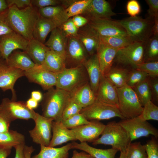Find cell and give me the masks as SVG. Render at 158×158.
<instances>
[{"label": "cell", "instance_id": "obj_1", "mask_svg": "<svg viewBox=\"0 0 158 158\" xmlns=\"http://www.w3.org/2000/svg\"><path fill=\"white\" fill-rule=\"evenodd\" d=\"M40 16L38 9L32 6L21 9L13 6L8 8L6 20L13 31L30 41L33 38V30Z\"/></svg>", "mask_w": 158, "mask_h": 158}, {"label": "cell", "instance_id": "obj_2", "mask_svg": "<svg viewBox=\"0 0 158 158\" xmlns=\"http://www.w3.org/2000/svg\"><path fill=\"white\" fill-rule=\"evenodd\" d=\"M72 96V93L57 88L47 90L42 100V115L53 121H62L63 111Z\"/></svg>", "mask_w": 158, "mask_h": 158}, {"label": "cell", "instance_id": "obj_3", "mask_svg": "<svg viewBox=\"0 0 158 158\" xmlns=\"http://www.w3.org/2000/svg\"><path fill=\"white\" fill-rule=\"evenodd\" d=\"M101 135L100 138L92 142L93 145H110L120 152H126L131 142L127 131L115 121L109 122L105 125Z\"/></svg>", "mask_w": 158, "mask_h": 158}, {"label": "cell", "instance_id": "obj_4", "mask_svg": "<svg viewBox=\"0 0 158 158\" xmlns=\"http://www.w3.org/2000/svg\"><path fill=\"white\" fill-rule=\"evenodd\" d=\"M126 31L133 42H146L152 36L154 19L138 16L118 20Z\"/></svg>", "mask_w": 158, "mask_h": 158}, {"label": "cell", "instance_id": "obj_5", "mask_svg": "<svg viewBox=\"0 0 158 158\" xmlns=\"http://www.w3.org/2000/svg\"><path fill=\"white\" fill-rule=\"evenodd\" d=\"M89 82L86 70L83 65L65 68L57 73L56 88L73 93Z\"/></svg>", "mask_w": 158, "mask_h": 158}, {"label": "cell", "instance_id": "obj_6", "mask_svg": "<svg viewBox=\"0 0 158 158\" xmlns=\"http://www.w3.org/2000/svg\"><path fill=\"white\" fill-rule=\"evenodd\" d=\"M118 107L125 119H131L140 115L143 107L133 89L126 84L117 88Z\"/></svg>", "mask_w": 158, "mask_h": 158}, {"label": "cell", "instance_id": "obj_7", "mask_svg": "<svg viewBox=\"0 0 158 158\" xmlns=\"http://www.w3.org/2000/svg\"><path fill=\"white\" fill-rule=\"evenodd\" d=\"M36 113L33 110L29 109L25 102L23 101L5 98L0 104V115L9 124L17 119L34 120Z\"/></svg>", "mask_w": 158, "mask_h": 158}, {"label": "cell", "instance_id": "obj_8", "mask_svg": "<svg viewBox=\"0 0 158 158\" xmlns=\"http://www.w3.org/2000/svg\"><path fill=\"white\" fill-rule=\"evenodd\" d=\"M80 113L89 121L107 120L115 117L120 118L122 120L125 119L117 106L106 104L97 98L92 104L83 108Z\"/></svg>", "mask_w": 158, "mask_h": 158}, {"label": "cell", "instance_id": "obj_9", "mask_svg": "<svg viewBox=\"0 0 158 158\" xmlns=\"http://www.w3.org/2000/svg\"><path fill=\"white\" fill-rule=\"evenodd\" d=\"M117 123L127 131L131 142L150 135L156 139L158 137V129L147 121L141 119L139 116L131 119H122Z\"/></svg>", "mask_w": 158, "mask_h": 158}, {"label": "cell", "instance_id": "obj_10", "mask_svg": "<svg viewBox=\"0 0 158 158\" xmlns=\"http://www.w3.org/2000/svg\"><path fill=\"white\" fill-rule=\"evenodd\" d=\"M145 43L146 42H134L119 49L114 61L135 68L137 65L144 62Z\"/></svg>", "mask_w": 158, "mask_h": 158}, {"label": "cell", "instance_id": "obj_11", "mask_svg": "<svg viewBox=\"0 0 158 158\" xmlns=\"http://www.w3.org/2000/svg\"><path fill=\"white\" fill-rule=\"evenodd\" d=\"M34 120L35 126L29 131L32 141L40 145L49 146L52 138V125L53 120L36 113Z\"/></svg>", "mask_w": 158, "mask_h": 158}, {"label": "cell", "instance_id": "obj_12", "mask_svg": "<svg viewBox=\"0 0 158 158\" xmlns=\"http://www.w3.org/2000/svg\"><path fill=\"white\" fill-rule=\"evenodd\" d=\"M90 56L77 38L67 37L65 55L66 68H73L83 65Z\"/></svg>", "mask_w": 158, "mask_h": 158}, {"label": "cell", "instance_id": "obj_13", "mask_svg": "<svg viewBox=\"0 0 158 158\" xmlns=\"http://www.w3.org/2000/svg\"><path fill=\"white\" fill-rule=\"evenodd\" d=\"M24 76L29 81L40 85L44 90H48L55 86L57 73L49 71L41 65H35L29 70L24 71Z\"/></svg>", "mask_w": 158, "mask_h": 158}, {"label": "cell", "instance_id": "obj_14", "mask_svg": "<svg viewBox=\"0 0 158 158\" xmlns=\"http://www.w3.org/2000/svg\"><path fill=\"white\" fill-rule=\"evenodd\" d=\"M88 24L100 36L129 37L126 31L118 20L98 18L89 20Z\"/></svg>", "mask_w": 158, "mask_h": 158}, {"label": "cell", "instance_id": "obj_15", "mask_svg": "<svg viewBox=\"0 0 158 158\" xmlns=\"http://www.w3.org/2000/svg\"><path fill=\"white\" fill-rule=\"evenodd\" d=\"M24 76V71L8 66L6 60L0 59V88L3 91L11 90L12 96L11 100L16 101V95L14 89V84L19 78Z\"/></svg>", "mask_w": 158, "mask_h": 158}, {"label": "cell", "instance_id": "obj_16", "mask_svg": "<svg viewBox=\"0 0 158 158\" xmlns=\"http://www.w3.org/2000/svg\"><path fill=\"white\" fill-rule=\"evenodd\" d=\"M29 41L13 31L2 36L0 39L1 58L6 60L9 55L14 50L19 49L25 51Z\"/></svg>", "mask_w": 158, "mask_h": 158}, {"label": "cell", "instance_id": "obj_17", "mask_svg": "<svg viewBox=\"0 0 158 158\" xmlns=\"http://www.w3.org/2000/svg\"><path fill=\"white\" fill-rule=\"evenodd\" d=\"M105 125L97 120L90 121L89 123L72 128L77 140L80 142H93L99 138Z\"/></svg>", "mask_w": 158, "mask_h": 158}, {"label": "cell", "instance_id": "obj_18", "mask_svg": "<svg viewBox=\"0 0 158 158\" xmlns=\"http://www.w3.org/2000/svg\"><path fill=\"white\" fill-rule=\"evenodd\" d=\"M88 20L98 18L111 19L116 15L109 2L105 0H92L87 8L81 15Z\"/></svg>", "mask_w": 158, "mask_h": 158}, {"label": "cell", "instance_id": "obj_19", "mask_svg": "<svg viewBox=\"0 0 158 158\" xmlns=\"http://www.w3.org/2000/svg\"><path fill=\"white\" fill-rule=\"evenodd\" d=\"M77 38L83 44L90 56L96 53L100 42V35L88 23L79 28Z\"/></svg>", "mask_w": 158, "mask_h": 158}, {"label": "cell", "instance_id": "obj_20", "mask_svg": "<svg viewBox=\"0 0 158 158\" xmlns=\"http://www.w3.org/2000/svg\"><path fill=\"white\" fill-rule=\"evenodd\" d=\"M96 96L97 99L101 102L118 107L117 87L102 75Z\"/></svg>", "mask_w": 158, "mask_h": 158}, {"label": "cell", "instance_id": "obj_21", "mask_svg": "<svg viewBox=\"0 0 158 158\" xmlns=\"http://www.w3.org/2000/svg\"><path fill=\"white\" fill-rule=\"evenodd\" d=\"M52 132V135L48 147H54L69 141L77 140L72 130L65 127L62 121H53Z\"/></svg>", "mask_w": 158, "mask_h": 158}, {"label": "cell", "instance_id": "obj_22", "mask_svg": "<svg viewBox=\"0 0 158 158\" xmlns=\"http://www.w3.org/2000/svg\"><path fill=\"white\" fill-rule=\"evenodd\" d=\"M118 50L100 42L96 54L102 75H106L112 67L113 63Z\"/></svg>", "mask_w": 158, "mask_h": 158}, {"label": "cell", "instance_id": "obj_23", "mask_svg": "<svg viewBox=\"0 0 158 158\" xmlns=\"http://www.w3.org/2000/svg\"><path fill=\"white\" fill-rule=\"evenodd\" d=\"M38 11L40 16L51 21L56 28H60L69 18L61 5L39 9Z\"/></svg>", "mask_w": 158, "mask_h": 158}, {"label": "cell", "instance_id": "obj_24", "mask_svg": "<svg viewBox=\"0 0 158 158\" xmlns=\"http://www.w3.org/2000/svg\"><path fill=\"white\" fill-rule=\"evenodd\" d=\"M83 65L87 73L91 87L96 95L102 75L96 54L90 56Z\"/></svg>", "mask_w": 158, "mask_h": 158}, {"label": "cell", "instance_id": "obj_25", "mask_svg": "<svg viewBox=\"0 0 158 158\" xmlns=\"http://www.w3.org/2000/svg\"><path fill=\"white\" fill-rule=\"evenodd\" d=\"M6 61L9 66L24 71L29 70L35 65L25 51L19 49L13 51Z\"/></svg>", "mask_w": 158, "mask_h": 158}, {"label": "cell", "instance_id": "obj_26", "mask_svg": "<svg viewBox=\"0 0 158 158\" xmlns=\"http://www.w3.org/2000/svg\"><path fill=\"white\" fill-rule=\"evenodd\" d=\"M67 37L60 28H56L51 32L44 44L51 50L65 56Z\"/></svg>", "mask_w": 158, "mask_h": 158}, {"label": "cell", "instance_id": "obj_27", "mask_svg": "<svg viewBox=\"0 0 158 158\" xmlns=\"http://www.w3.org/2000/svg\"><path fill=\"white\" fill-rule=\"evenodd\" d=\"M65 60V56L49 50L47 51L41 65L49 71L58 73L66 68Z\"/></svg>", "mask_w": 158, "mask_h": 158}, {"label": "cell", "instance_id": "obj_28", "mask_svg": "<svg viewBox=\"0 0 158 158\" xmlns=\"http://www.w3.org/2000/svg\"><path fill=\"white\" fill-rule=\"evenodd\" d=\"M49 50L44 43L33 38L29 41L25 51L35 64L41 65Z\"/></svg>", "mask_w": 158, "mask_h": 158}, {"label": "cell", "instance_id": "obj_29", "mask_svg": "<svg viewBox=\"0 0 158 158\" xmlns=\"http://www.w3.org/2000/svg\"><path fill=\"white\" fill-rule=\"evenodd\" d=\"M72 99L83 108L92 104L96 99V96L89 82L72 93Z\"/></svg>", "mask_w": 158, "mask_h": 158}, {"label": "cell", "instance_id": "obj_30", "mask_svg": "<svg viewBox=\"0 0 158 158\" xmlns=\"http://www.w3.org/2000/svg\"><path fill=\"white\" fill-rule=\"evenodd\" d=\"M72 143L73 149H78L90 154L94 158H115L119 151L113 148L102 149L95 148L89 145L87 142Z\"/></svg>", "mask_w": 158, "mask_h": 158}, {"label": "cell", "instance_id": "obj_31", "mask_svg": "<svg viewBox=\"0 0 158 158\" xmlns=\"http://www.w3.org/2000/svg\"><path fill=\"white\" fill-rule=\"evenodd\" d=\"M71 149V143L59 148L40 145L39 152L31 158H68L69 151Z\"/></svg>", "mask_w": 158, "mask_h": 158}, {"label": "cell", "instance_id": "obj_32", "mask_svg": "<svg viewBox=\"0 0 158 158\" xmlns=\"http://www.w3.org/2000/svg\"><path fill=\"white\" fill-rule=\"evenodd\" d=\"M56 28L51 21L40 15L33 30V38L44 44L48 35Z\"/></svg>", "mask_w": 158, "mask_h": 158}, {"label": "cell", "instance_id": "obj_33", "mask_svg": "<svg viewBox=\"0 0 158 158\" xmlns=\"http://www.w3.org/2000/svg\"><path fill=\"white\" fill-rule=\"evenodd\" d=\"M130 71L123 67L112 66L104 76L117 88H120L126 84Z\"/></svg>", "mask_w": 158, "mask_h": 158}, {"label": "cell", "instance_id": "obj_34", "mask_svg": "<svg viewBox=\"0 0 158 158\" xmlns=\"http://www.w3.org/2000/svg\"><path fill=\"white\" fill-rule=\"evenodd\" d=\"M25 136L16 131L9 130L0 133V147L12 148L21 143H25Z\"/></svg>", "mask_w": 158, "mask_h": 158}, {"label": "cell", "instance_id": "obj_35", "mask_svg": "<svg viewBox=\"0 0 158 158\" xmlns=\"http://www.w3.org/2000/svg\"><path fill=\"white\" fill-rule=\"evenodd\" d=\"M158 61V36L152 35L146 42L144 62Z\"/></svg>", "mask_w": 158, "mask_h": 158}, {"label": "cell", "instance_id": "obj_36", "mask_svg": "<svg viewBox=\"0 0 158 158\" xmlns=\"http://www.w3.org/2000/svg\"><path fill=\"white\" fill-rule=\"evenodd\" d=\"M132 88L135 93L141 105L143 107L149 101H152L151 94L147 78Z\"/></svg>", "mask_w": 158, "mask_h": 158}, {"label": "cell", "instance_id": "obj_37", "mask_svg": "<svg viewBox=\"0 0 158 158\" xmlns=\"http://www.w3.org/2000/svg\"><path fill=\"white\" fill-rule=\"evenodd\" d=\"M100 42L112 48L118 50L122 49L133 42L129 37H102Z\"/></svg>", "mask_w": 158, "mask_h": 158}, {"label": "cell", "instance_id": "obj_38", "mask_svg": "<svg viewBox=\"0 0 158 158\" xmlns=\"http://www.w3.org/2000/svg\"><path fill=\"white\" fill-rule=\"evenodd\" d=\"M127 158H147L145 145L140 142H131L126 151Z\"/></svg>", "mask_w": 158, "mask_h": 158}, {"label": "cell", "instance_id": "obj_39", "mask_svg": "<svg viewBox=\"0 0 158 158\" xmlns=\"http://www.w3.org/2000/svg\"><path fill=\"white\" fill-rule=\"evenodd\" d=\"M142 119L158 121V107L151 100L147 102L143 107V109L139 116Z\"/></svg>", "mask_w": 158, "mask_h": 158}, {"label": "cell", "instance_id": "obj_40", "mask_svg": "<svg viewBox=\"0 0 158 158\" xmlns=\"http://www.w3.org/2000/svg\"><path fill=\"white\" fill-rule=\"evenodd\" d=\"M92 0H76L66 9V11L70 18L82 14L87 8Z\"/></svg>", "mask_w": 158, "mask_h": 158}, {"label": "cell", "instance_id": "obj_41", "mask_svg": "<svg viewBox=\"0 0 158 158\" xmlns=\"http://www.w3.org/2000/svg\"><path fill=\"white\" fill-rule=\"evenodd\" d=\"M144 72L136 68L130 71L126 85L131 88L144 81L148 77Z\"/></svg>", "mask_w": 158, "mask_h": 158}, {"label": "cell", "instance_id": "obj_42", "mask_svg": "<svg viewBox=\"0 0 158 158\" xmlns=\"http://www.w3.org/2000/svg\"><path fill=\"white\" fill-rule=\"evenodd\" d=\"M62 121L65 127L71 129L87 124L90 122V121L87 120L84 115L80 113Z\"/></svg>", "mask_w": 158, "mask_h": 158}, {"label": "cell", "instance_id": "obj_43", "mask_svg": "<svg viewBox=\"0 0 158 158\" xmlns=\"http://www.w3.org/2000/svg\"><path fill=\"white\" fill-rule=\"evenodd\" d=\"M144 72L152 78L158 76V61L143 62L137 66L136 68Z\"/></svg>", "mask_w": 158, "mask_h": 158}, {"label": "cell", "instance_id": "obj_44", "mask_svg": "<svg viewBox=\"0 0 158 158\" xmlns=\"http://www.w3.org/2000/svg\"><path fill=\"white\" fill-rule=\"evenodd\" d=\"M59 28L67 37H77L79 28L74 25L71 17L69 18Z\"/></svg>", "mask_w": 158, "mask_h": 158}, {"label": "cell", "instance_id": "obj_45", "mask_svg": "<svg viewBox=\"0 0 158 158\" xmlns=\"http://www.w3.org/2000/svg\"><path fill=\"white\" fill-rule=\"evenodd\" d=\"M82 107L72 99L64 109L62 114V121L80 112Z\"/></svg>", "mask_w": 158, "mask_h": 158}, {"label": "cell", "instance_id": "obj_46", "mask_svg": "<svg viewBox=\"0 0 158 158\" xmlns=\"http://www.w3.org/2000/svg\"><path fill=\"white\" fill-rule=\"evenodd\" d=\"M147 158H158V143L157 139L153 137L145 145Z\"/></svg>", "mask_w": 158, "mask_h": 158}, {"label": "cell", "instance_id": "obj_47", "mask_svg": "<svg viewBox=\"0 0 158 158\" xmlns=\"http://www.w3.org/2000/svg\"><path fill=\"white\" fill-rule=\"evenodd\" d=\"M126 8L128 14L131 17L137 16L141 11L140 4L136 0L128 1L127 3Z\"/></svg>", "mask_w": 158, "mask_h": 158}, {"label": "cell", "instance_id": "obj_48", "mask_svg": "<svg viewBox=\"0 0 158 158\" xmlns=\"http://www.w3.org/2000/svg\"><path fill=\"white\" fill-rule=\"evenodd\" d=\"M32 6L38 9L61 5V0H31Z\"/></svg>", "mask_w": 158, "mask_h": 158}, {"label": "cell", "instance_id": "obj_49", "mask_svg": "<svg viewBox=\"0 0 158 158\" xmlns=\"http://www.w3.org/2000/svg\"><path fill=\"white\" fill-rule=\"evenodd\" d=\"M8 9L0 13V39L2 36L13 31L8 25L6 22V17Z\"/></svg>", "mask_w": 158, "mask_h": 158}, {"label": "cell", "instance_id": "obj_50", "mask_svg": "<svg viewBox=\"0 0 158 158\" xmlns=\"http://www.w3.org/2000/svg\"><path fill=\"white\" fill-rule=\"evenodd\" d=\"M148 84L152 98L157 102L158 100V79L157 77L152 78L148 76Z\"/></svg>", "mask_w": 158, "mask_h": 158}, {"label": "cell", "instance_id": "obj_51", "mask_svg": "<svg viewBox=\"0 0 158 158\" xmlns=\"http://www.w3.org/2000/svg\"><path fill=\"white\" fill-rule=\"evenodd\" d=\"M145 1L149 6L147 10V17L153 19L158 18V0H146Z\"/></svg>", "mask_w": 158, "mask_h": 158}, {"label": "cell", "instance_id": "obj_52", "mask_svg": "<svg viewBox=\"0 0 158 158\" xmlns=\"http://www.w3.org/2000/svg\"><path fill=\"white\" fill-rule=\"evenodd\" d=\"M8 8L13 6L21 9L31 6V0H6Z\"/></svg>", "mask_w": 158, "mask_h": 158}, {"label": "cell", "instance_id": "obj_53", "mask_svg": "<svg viewBox=\"0 0 158 158\" xmlns=\"http://www.w3.org/2000/svg\"><path fill=\"white\" fill-rule=\"evenodd\" d=\"M71 18L74 25L78 28L85 25L88 23V20L81 15H76Z\"/></svg>", "mask_w": 158, "mask_h": 158}, {"label": "cell", "instance_id": "obj_54", "mask_svg": "<svg viewBox=\"0 0 158 158\" xmlns=\"http://www.w3.org/2000/svg\"><path fill=\"white\" fill-rule=\"evenodd\" d=\"M25 145V143H24L16 145L14 147L16 150L14 158H25L24 152Z\"/></svg>", "mask_w": 158, "mask_h": 158}, {"label": "cell", "instance_id": "obj_55", "mask_svg": "<svg viewBox=\"0 0 158 158\" xmlns=\"http://www.w3.org/2000/svg\"><path fill=\"white\" fill-rule=\"evenodd\" d=\"M71 158H94L89 154L84 152H79L75 150L73 151V154Z\"/></svg>", "mask_w": 158, "mask_h": 158}, {"label": "cell", "instance_id": "obj_56", "mask_svg": "<svg viewBox=\"0 0 158 158\" xmlns=\"http://www.w3.org/2000/svg\"><path fill=\"white\" fill-rule=\"evenodd\" d=\"M38 103L31 98L28 99L25 102L27 107L31 110L36 108L38 105Z\"/></svg>", "mask_w": 158, "mask_h": 158}, {"label": "cell", "instance_id": "obj_57", "mask_svg": "<svg viewBox=\"0 0 158 158\" xmlns=\"http://www.w3.org/2000/svg\"><path fill=\"white\" fill-rule=\"evenodd\" d=\"M31 98L39 102L42 100L43 96L42 93L40 91L35 90L31 92Z\"/></svg>", "mask_w": 158, "mask_h": 158}, {"label": "cell", "instance_id": "obj_58", "mask_svg": "<svg viewBox=\"0 0 158 158\" xmlns=\"http://www.w3.org/2000/svg\"><path fill=\"white\" fill-rule=\"evenodd\" d=\"M35 150L32 146H28L25 145L24 148V152L25 158H31V155Z\"/></svg>", "mask_w": 158, "mask_h": 158}, {"label": "cell", "instance_id": "obj_59", "mask_svg": "<svg viewBox=\"0 0 158 158\" xmlns=\"http://www.w3.org/2000/svg\"><path fill=\"white\" fill-rule=\"evenodd\" d=\"M11 148L0 147V158H7L11 153Z\"/></svg>", "mask_w": 158, "mask_h": 158}, {"label": "cell", "instance_id": "obj_60", "mask_svg": "<svg viewBox=\"0 0 158 158\" xmlns=\"http://www.w3.org/2000/svg\"><path fill=\"white\" fill-rule=\"evenodd\" d=\"M153 35L158 36V18L154 19V23L152 28Z\"/></svg>", "mask_w": 158, "mask_h": 158}, {"label": "cell", "instance_id": "obj_61", "mask_svg": "<svg viewBox=\"0 0 158 158\" xmlns=\"http://www.w3.org/2000/svg\"><path fill=\"white\" fill-rule=\"evenodd\" d=\"M61 5L66 9L71 5L76 0H61Z\"/></svg>", "mask_w": 158, "mask_h": 158}, {"label": "cell", "instance_id": "obj_62", "mask_svg": "<svg viewBox=\"0 0 158 158\" xmlns=\"http://www.w3.org/2000/svg\"><path fill=\"white\" fill-rule=\"evenodd\" d=\"M8 8L6 1L5 0H0V13L6 11Z\"/></svg>", "mask_w": 158, "mask_h": 158}, {"label": "cell", "instance_id": "obj_63", "mask_svg": "<svg viewBox=\"0 0 158 158\" xmlns=\"http://www.w3.org/2000/svg\"><path fill=\"white\" fill-rule=\"evenodd\" d=\"M119 158H127L126 152H120V154Z\"/></svg>", "mask_w": 158, "mask_h": 158}, {"label": "cell", "instance_id": "obj_64", "mask_svg": "<svg viewBox=\"0 0 158 158\" xmlns=\"http://www.w3.org/2000/svg\"><path fill=\"white\" fill-rule=\"evenodd\" d=\"M1 58V56L0 54V59Z\"/></svg>", "mask_w": 158, "mask_h": 158}]
</instances>
